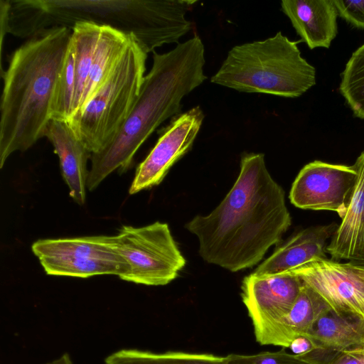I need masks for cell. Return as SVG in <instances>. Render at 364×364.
Segmentation results:
<instances>
[{"mask_svg": "<svg viewBox=\"0 0 364 364\" xmlns=\"http://www.w3.org/2000/svg\"><path fill=\"white\" fill-rule=\"evenodd\" d=\"M291 224L284 191L268 171L264 155L246 153L235 183L220 203L185 228L197 236L203 260L238 272L257 264Z\"/></svg>", "mask_w": 364, "mask_h": 364, "instance_id": "1", "label": "cell"}, {"mask_svg": "<svg viewBox=\"0 0 364 364\" xmlns=\"http://www.w3.org/2000/svg\"><path fill=\"white\" fill-rule=\"evenodd\" d=\"M205 49L195 35L165 53L153 52V64L145 75L139 95L112 140L91 154L87 183L95 190L113 171L125 172L134 156L153 132L165 120L180 114L181 100L207 78Z\"/></svg>", "mask_w": 364, "mask_h": 364, "instance_id": "2", "label": "cell"}, {"mask_svg": "<svg viewBox=\"0 0 364 364\" xmlns=\"http://www.w3.org/2000/svg\"><path fill=\"white\" fill-rule=\"evenodd\" d=\"M72 28L37 32L17 48L1 76L0 168L15 151H25L44 136Z\"/></svg>", "mask_w": 364, "mask_h": 364, "instance_id": "3", "label": "cell"}, {"mask_svg": "<svg viewBox=\"0 0 364 364\" xmlns=\"http://www.w3.org/2000/svg\"><path fill=\"white\" fill-rule=\"evenodd\" d=\"M196 1H47L46 14L51 26L80 21L106 25L132 34L147 53L174 43L193 28L187 13ZM73 27V26H72Z\"/></svg>", "mask_w": 364, "mask_h": 364, "instance_id": "4", "label": "cell"}, {"mask_svg": "<svg viewBox=\"0 0 364 364\" xmlns=\"http://www.w3.org/2000/svg\"><path fill=\"white\" fill-rule=\"evenodd\" d=\"M293 41L279 31L272 37L232 48L213 83L239 92L297 97L316 84V70Z\"/></svg>", "mask_w": 364, "mask_h": 364, "instance_id": "5", "label": "cell"}, {"mask_svg": "<svg viewBox=\"0 0 364 364\" xmlns=\"http://www.w3.org/2000/svg\"><path fill=\"white\" fill-rule=\"evenodd\" d=\"M115 68L99 90L68 122L91 154L102 150L131 112L141 87L147 52L132 34Z\"/></svg>", "mask_w": 364, "mask_h": 364, "instance_id": "6", "label": "cell"}, {"mask_svg": "<svg viewBox=\"0 0 364 364\" xmlns=\"http://www.w3.org/2000/svg\"><path fill=\"white\" fill-rule=\"evenodd\" d=\"M115 238L126 264L119 277L122 280L163 286L174 280L186 264L167 223L157 221L139 228L122 225Z\"/></svg>", "mask_w": 364, "mask_h": 364, "instance_id": "7", "label": "cell"}, {"mask_svg": "<svg viewBox=\"0 0 364 364\" xmlns=\"http://www.w3.org/2000/svg\"><path fill=\"white\" fill-rule=\"evenodd\" d=\"M31 250L48 275L120 277L126 269L117 249L115 235L41 239L33 243Z\"/></svg>", "mask_w": 364, "mask_h": 364, "instance_id": "8", "label": "cell"}, {"mask_svg": "<svg viewBox=\"0 0 364 364\" xmlns=\"http://www.w3.org/2000/svg\"><path fill=\"white\" fill-rule=\"evenodd\" d=\"M354 166L314 161L305 165L292 183L289 199L304 210H331L342 219L356 186Z\"/></svg>", "mask_w": 364, "mask_h": 364, "instance_id": "9", "label": "cell"}, {"mask_svg": "<svg viewBox=\"0 0 364 364\" xmlns=\"http://www.w3.org/2000/svg\"><path fill=\"white\" fill-rule=\"evenodd\" d=\"M303 283L291 272L273 275L252 273L242 282V299L252 321L256 341H267L280 321L290 312Z\"/></svg>", "mask_w": 364, "mask_h": 364, "instance_id": "10", "label": "cell"}, {"mask_svg": "<svg viewBox=\"0 0 364 364\" xmlns=\"http://www.w3.org/2000/svg\"><path fill=\"white\" fill-rule=\"evenodd\" d=\"M289 272L318 293L336 313L364 318V267L326 258Z\"/></svg>", "mask_w": 364, "mask_h": 364, "instance_id": "11", "label": "cell"}, {"mask_svg": "<svg viewBox=\"0 0 364 364\" xmlns=\"http://www.w3.org/2000/svg\"><path fill=\"white\" fill-rule=\"evenodd\" d=\"M204 114L199 106L176 116L136 169L129 194L159 185L171 166L193 146Z\"/></svg>", "mask_w": 364, "mask_h": 364, "instance_id": "12", "label": "cell"}, {"mask_svg": "<svg viewBox=\"0 0 364 364\" xmlns=\"http://www.w3.org/2000/svg\"><path fill=\"white\" fill-rule=\"evenodd\" d=\"M338 225H318L303 229L277 247L253 273L273 275L289 272L311 261L326 259V248Z\"/></svg>", "mask_w": 364, "mask_h": 364, "instance_id": "13", "label": "cell"}, {"mask_svg": "<svg viewBox=\"0 0 364 364\" xmlns=\"http://www.w3.org/2000/svg\"><path fill=\"white\" fill-rule=\"evenodd\" d=\"M44 136L52 144L59 159L64 181L69 188V195L79 205L86 199L89 170L87 161L91 152L75 136L67 122L51 119Z\"/></svg>", "mask_w": 364, "mask_h": 364, "instance_id": "14", "label": "cell"}, {"mask_svg": "<svg viewBox=\"0 0 364 364\" xmlns=\"http://www.w3.org/2000/svg\"><path fill=\"white\" fill-rule=\"evenodd\" d=\"M356 186L345 216L326 248L331 259L364 267V151L353 164Z\"/></svg>", "mask_w": 364, "mask_h": 364, "instance_id": "15", "label": "cell"}, {"mask_svg": "<svg viewBox=\"0 0 364 364\" xmlns=\"http://www.w3.org/2000/svg\"><path fill=\"white\" fill-rule=\"evenodd\" d=\"M281 9L310 49L330 47L338 33L333 0H283Z\"/></svg>", "mask_w": 364, "mask_h": 364, "instance_id": "16", "label": "cell"}, {"mask_svg": "<svg viewBox=\"0 0 364 364\" xmlns=\"http://www.w3.org/2000/svg\"><path fill=\"white\" fill-rule=\"evenodd\" d=\"M316 348L341 352L364 347V318L338 314L331 309L304 335Z\"/></svg>", "mask_w": 364, "mask_h": 364, "instance_id": "17", "label": "cell"}, {"mask_svg": "<svg viewBox=\"0 0 364 364\" xmlns=\"http://www.w3.org/2000/svg\"><path fill=\"white\" fill-rule=\"evenodd\" d=\"M329 309L318 293L303 283L292 309L269 336L266 345L289 348L295 338L304 336L318 318Z\"/></svg>", "mask_w": 364, "mask_h": 364, "instance_id": "18", "label": "cell"}, {"mask_svg": "<svg viewBox=\"0 0 364 364\" xmlns=\"http://www.w3.org/2000/svg\"><path fill=\"white\" fill-rule=\"evenodd\" d=\"M129 36V34L113 27L101 25L89 77L80 107L77 113L82 109L86 102L99 90L112 74L127 46Z\"/></svg>", "mask_w": 364, "mask_h": 364, "instance_id": "19", "label": "cell"}, {"mask_svg": "<svg viewBox=\"0 0 364 364\" xmlns=\"http://www.w3.org/2000/svg\"><path fill=\"white\" fill-rule=\"evenodd\" d=\"M100 30L101 25L92 21L77 22L72 27L70 44L74 55L75 78L73 116L80 107Z\"/></svg>", "mask_w": 364, "mask_h": 364, "instance_id": "20", "label": "cell"}, {"mask_svg": "<svg viewBox=\"0 0 364 364\" xmlns=\"http://www.w3.org/2000/svg\"><path fill=\"white\" fill-rule=\"evenodd\" d=\"M105 364H226L225 357L208 353L168 351L153 353L137 349L116 351L105 360Z\"/></svg>", "mask_w": 364, "mask_h": 364, "instance_id": "21", "label": "cell"}, {"mask_svg": "<svg viewBox=\"0 0 364 364\" xmlns=\"http://www.w3.org/2000/svg\"><path fill=\"white\" fill-rule=\"evenodd\" d=\"M341 95L354 115L364 119V44L351 55L341 74Z\"/></svg>", "mask_w": 364, "mask_h": 364, "instance_id": "22", "label": "cell"}, {"mask_svg": "<svg viewBox=\"0 0 364 364\" xmlns=\"http://www.w3.org/2000/svg\"><path fill=\"white\" fill-rule=\"evenodd\" d=\"M75 91L74 55L71 44H70L57 84L52 109V119L64 122L69 121L73 113Z\"/></svg>", "mask_w": 364, "mask_h": 364, "instance_id": "23", "label": "cell"}, {"mask_svg": "<svg viewBox=\"0 0 364 364\" xmlns=\"http://www.w3.org/2000/svg\"><path fill=\"white\" fill-rule=\"evenodd\" d=\"M226 364H312L284 348L276 352H262L253 355L230 354Z\"/></svg>", "mask_w": 364, "mask_h": 364, "instance_id": "24", "label": "cell"}, {"mask_svg": "<svg viewBox=\"0 0 364 364\" xmlns=\"http://www.w3.org/2000/svg\"><path fill=\"white\" fill-rule=\"evenodd\" d=\"M333 1L338 16L354 27L364 29V1Z\"/></svg>", "mask_w": 364, "mask_h": 364, "instance_id": "25", "label": "cell"}, {"mask_svg": "<svg viewBox=\"0 0 364 364\" xmlns=\"http://www.w3.org/2000/svg\"><path fill=\"white\" fill-rule=\"evenodd\" d=\"M328 364H364V347L338 352Z\"/></svg>", "mask_w": 364, "mask_h": 364, "instance_id": "26", "label": "cell"}, {"mask_svg": "<svg viewBox=\"0 0 364 364\" xmlns=\"http://www.w3.org/2000/svg\"><path fill=\"white\" fill-rule=\"evenodd\" d=\"M289 348L291 349L294 354L301 355L311 352L315 347L308 337L301 336L293 340Z\"/></svg>", "mask_w": 364, "mask_h": 364, "instance_id": "27", "label": "cell"}, {"mask_svg": "<svg viewBox=\"0 0 364 364\" xmlns=\"http://www.w3.org/2000/svg\"><path fill=\"white\" fill-rule=\"evenodd\" d=\"M45 364H73L68 353H64L58 358H56L52 361L46 363Z\"/></svg>", "mask_w": 364, "mask_h": 364, "instance_id": "28", "label": "cell"}]
</instances>
